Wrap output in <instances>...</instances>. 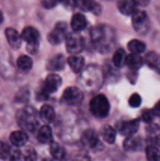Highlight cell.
Masks as SVG:
<instances>
[{
    "label": "cell",
    "instance_id": "cell-27",
    "mask_svg": "<svg viewBox=\"0 0 160 161\" xmlns=\"http://www.w3.org/2000/svg\"><path fill=\"white\" fill-rule=\"evenodd\" d=\"M128 49L132 54L141 55V53L145 52L146 44L140 40H132L128 42Z\"/></svg>",
    "mask_w": 160,
    "mask_h": 161
},
{
    "label": "cell",
    "instance_id": "cell-37",
    "mask_svg": "<svg viewBox=\"0 0 160 161\" xmlns=\"http://www.w3.org/2000/svg\"><path fill=\"white\" fill-rule=\"evenodd\" d=\"M27 97H28V92H27V91L24 90L21 93H19V94H18V96H17V100H20V101H25V100L27 99Z\"/></svg>",
    "mask_w": 160,
    "mask_h": 161
},
{
    "label": "cell",
    "instance_id": "cell-4",
    "mask_svg": "<svg viewBox=\"0 0 160 161\" xmlns=\"http://www.w3.org/2000/svg\"><path fill=\"white\" fill-rule=\"evenodd\" d=\"M60 85H61V78L56 74H50L45 78L43 84L41 85V88L38 94L39 99H41V100L47 99L48 96L52 92H55L58 91Z\"/></svg>",
    "mask_w": 160,
    "mask_h": 161
},
{
    "label": "cell",
    "instance_id": "cell-40",
    "mask_svg": "<svg viewBox=\"0 0 160 161\" xmlns=\"http://www.w3.org/2000/svg\"><path fill=\"white\" fill-rule=\"evenodd\" d=\"M2 21H3V15H2V13L0 12V24L2 23Z\"/></svg>",
    "mask_w": 160,
    "mask_h": 161
},
{
    "label": "cell",
    "instance_id": "cell-31",
    "mask_svg": "<svg viewBox=\"0 0 160 161\" xmlns=\"http://www.w3.org/2000/svg\"><path fill=\"white\" fill-rule=\"evenodd\" d=\"M24 161H36L37 159V154L32 148H28L25 150L24 155H22Z\"/></svg>",
    "mask_w": 160,
    "mask_h": 161
},
{
    "label": "cell",
    "instance_id": "cell-2",
    "mask_svg": "<svg viewBox=\"0 0 160 161\" xmlns=\"http://www.w3.org/2000/svg\"><path fill=\"white\" fill-rule=\"evenodd\" d=\"M18 122L25 131L36 132L39 128V113L32 108H25L17 114Z\"/></svg>",
    "mask_w": 160,
    "mask_h": 161
},
{
    "label": "cell",
    "instance_id": "cell-36",
    "mask_svg": "<svg viewBox=\"0 0 160 161\" xmlns=\"http://www.w3.org/2000/svg\"><path fill=\"white\" fill-rule=\"evenodd\" d=\"M37 50H38V42H34V43H27V51H28L29 53L35 54Z\"/></svg>",
    "mask_w": 160,
    "mask_h": 161
},
{
    "label": "cell",
    "instance_id": "cell-17",
    "mask_svg": "<svg viewBox=\"0 0 160 161\" xmlns=\"http://www.w3.org/2000/svg\"><path fill=\"white\" fill-rule=\"evenodd\" d=\"M28 137L25 131H13L9 136V141L14 147H22L27 142Z\"/></svg>",
    "mask_w": 160,
    "mask_h": 161
},
{
    "label": "cell",
    "instance_id": "cell-32",
    "mask_svg": "<svg viewBox=\"0 0 160 161\" xmlns=\"http://www.w3.org/2000/svg\"><path fill=\"white\" fill-rule=\"evenodd\" d=\"M141 104V97L138 93H134L129 98V105L132 108H139Z\"/></svg>",
    "mask_w": 160,
    "mask_h": 161
},
{
    "label": "cell",
    "instance_id": "cell-9",
    "mask_svg": "<svg viewBox=\"0 0 160 161\" xmlns=\"http://www.w3.org/2000/svg\"><path fill=\"white\" fill-rule=\"evenodd\" d=\"M146 136L149 145L160 147V127L157 125L151 124L146 127Z\"/></svg>",
    "mask_w": 160,
    "mask_h": 161
},
{
    "label": "cell",
    "instance_id": "cell-26",
    "mask_svg": "<svg viewBox=\"0 0 160 161\" xmlns=\"http://www.w3.org/2000/svg\"><path fill=\"white\" fill-rule=\"evenodd\" d=\"M101 136H102L103 140L106 142H108L109 144H112V143L115 142V140H116V131L112 126L107 125L102 128Z\"/></svg>",
    "mask_w": 160,
    "mask_h": 161
},
{
    "label": "cell",
    "instance_id": "cell-20",
    "mask_svg": "<svg viewBox=\"0 0 160 161\" xmlns=\"http://www.w3.org/2000/svg\"><path fill=\"white\" fill-rule=\"evenodd\" d=\"M40 118L42 122H44L45 125L51 124L54 120H55V110L54 108L49 106V105H44L41 107V110H40Z\"/></svg>",
    "mask_w": 160,
    "mask_h": 161
},
{
    "label": "cell",
    "instance_id": "cell-18",
    "mask_svg": "<svg viewBox=\"0 0 160 161\" xmlns=\"http://www.w3.org/2000/svg\"><path fill=\"white\" fill-rule=\"evenodd\" d=\"M22 40L26 42V43H34L38 42L39 40V32L33 26H26L24 28L22 32Z\"/></svg>",
    "mask_w": 160,
    "mask_h": 161
},
{
    "label": "cell",
    "instance_id": "cell-3",
    "mask_svg": "<svg viewBox=\"0 0 160 161\" xmlns=\"http://www.w3.org/2000/svg\"><path fill=\"white\" fill-rule=\"evenodd\" d=\"M90 109L93 116L97 118H105L109 113L110 105L108 98L105 95L98 94L91 100Z\"/></svg>",
    "mask_w": 160,
    "mask_h": 161
},
{
    "label": "cell",
    "instance_id": "cell-35",
    "mask_svg": "<svg viewBox=\"0 0 160 161\" xmlns=\"http://www.w3.org/2000/svg\"><path fill=\"white\" fill-rule=\"evenodd\" d=\"M61 1L63 0H42V5L45 8H51L57 6Z\"/></svg>",
    "mask_w": 160,
    "mask_h": 161
},
{
    "label": "cell",
    "instance_id": "cell-13",
    "mask_svg": "<svg viewBox=\"0 0 160 161\" xmlns=\"http://www.w3.org/2000/svg\"><path fill=\"white\" fill-rule=\"evenodd\" d=\"M50 154L55 160L65 161L67 158V153L64 147H62L58 142H52L50 143Z\"/></svg>",
    "mask_w": 160,
    "mask_h": 161
},
{
    "label": "cell",
    "instance_id": "cell-41",
    "mask_svg": "<svg viewBox=\"0 0 160 161\" xmlns=\"http://www.w3.org/2000/svg\"><path fill=\"white\" fill-rule=\"evenodd\" d=\"M42 161H54V160H52V159H49V158H46V159H43Z\"/></svg>",
    "mask_w": 160,
    "mask_h": 161
},
{
    "label": "cell",
    "instance_id": "cell-8",
    "mask_svg": "<svg viewBox=\"0 0 160 161\" xmlns=\"http://www.w3.org/2000/svg\"><path fill=\"white\" fill-rule=\"evenodd\" d=\"M83 94L81 91L75 87L67 88L63 92V101L71 106H77L82 102Z\"/></svg>",
    "mask_w": 160,
    "mask_h": 161
},
{
    "label": "cell",
    "instance_id": "cell-1",
    "mask_svg": "<svg viewBox=\"0 0 160 161\" xmlns=\"http://www.w3.org/2000/svg\"><path fill=\"white\" fill-rule=\"evenodd\" d=\"M91 37L94 45L101 52H108L115 42V32L108 25H97L92 28Z\"/></svg>",
    "mask_w": 160,
    "mask_h": 161
},
{
    "label": "cell",
    "instance_id": "cell-5",
    "mask_svg": "<svg viewBox=\"0 0 160 161\" xmlns=\"http://www.w3.org/2000/svg\"><path fill=\"white\" fill-rule=\"evenodd\" d=\"M65 41L67 51L73 55H77L84 47V40L81 35L77 34V32L67 34Z\"/></svg>",
    "mask_w": 160,
    "mask_h": 161
},
{
    "label": "cell",
    "instance_id": "cell-22",
    "mask_svg": "<svg viewBox=\"0 0 160 161\" xmlns=\"http://www.w3.org/2000/svg\"><path fill=\"white\" fill-rule=\"evenodd\" d=\"M143 58L141 57V55L138 54H130L126 56L125 58V64L132 70H138L143 65Z\"/></svg>",
    "mask_w": 160,
    "mask_h": 161
},
{
    "label": "cell",
    "instance_id": "cell-23",
    "mask_svg": "<svg viewBox=\"0 0 160 161\" xmlns=\"http://www.w3.org/2000/svg\"><path fill=\"white\" fill-rule=\"evenodd\" d=\"M65 66V59L62 55H57L53 57L47 64V68L50 71H59Z\"/></svg>",
    "mask_w": 160,
    "mask_h": 161
},
{
    "label": "cell",
    "instance_id": "cell-39",
    "mask_svg": "<svg viewBox=\"0 0 160 161\" xmlns=\"http://www.w3.org/2000/svg\"><path fill=\"white\" fill-rule=\"evenodd\" d=\"M150 1H151V0H136L138 6H141V7L147 6V5L150 3Z\"/></svg>",
    "mask_w": 160,
    "mask_h": 161
},
{
    "label": "cell",
    "instance_id": "cell-24",
    "mask_svg": "<svg viewBox=\"0 0 160 161\" xmlns=\"http://www.w3.org/2000/svg\"><path fill=\"white\" fill-rule=\"evenodd\" d=\"M67 60L70 67L74 73H79L84 68V64H85L84 58L78 55H73Z\"/></svg>",
    "mask_w": 160,
    "mask_h": 161
},
{
    "label": "cell",
    "instance_id": "cell-28",
    "mask_svg": "<svg viewBox=\"0 0 160 161\" xmlns=\"http://www.w3.org/2000/svg\"><path fill=\"white\" fill-rule=\"evenodd\" d=\"M32 65H33L32 59L28 56L24 55V56L19 57L17 59V66L21 71H24V72L29 71L32 68Z\"/></svg>",
    "mask_w": 160,
    "mask_h": 161
},
{
    "label": "cell",
    "instance_id": "cell-34",
    "mask_svg": "<svg viewBox=\"0 0 160 161\" xmlns=\"http://www.w3.org/2000/svg\"><path fill=\"white\" fill-rule=\"evenodd\" d=\"M154 117H155V114L153 110H150V109L144 110L141 114V120L146 124H151L154 120Z\"/></svg>",
    "mask_w": 160,
    "mask_h": 161
},
{
    "label": "cell",
    "instance_id": "cell-21",
    "mask_svg": "<svg viewBox=\"0 0 160 161\" xmlns=\"http://www.w3.org/2000/svg\"><path fill=\"white\" fill-rule=\"evenodd\" d=\"M87 25V20L86 17L81 13H76L73 16L71 21V26L74 30V32H79L83 30Z\"/></svg>",
    "mask_w": 160,
    "mask_h": 161
},
{
    "label": "cell",
    "instance_id": "cell-15",
    "mask_svg": "<svg viewBox=\"0 0 160 161\" xmlns=\"http://www.w3.org/2000/svg\"><path fill=\"white\" fill-rule=\"evenodd\" d=\"M98 136L94 130H87L83 133L81 137V142L83 145L89 147V148H94L98 144Z\"/></svg>",
    "mask_w": 160,
    "mask_h": 161
},
{
    "label": "cell",
    "instance_id": "cell-33",
    "mask_svg": "<svg viewBox=\"0 0 160 161\" xmlns=\"http://www.w3.org/2000/svg\"><path fill=\"white\" fill-rule=\"evenodd\" d=\"M9 148L8 145L0 141V159H7L8 158Z\"/></svg>",
    "mask_w": 160,
    "mask_h": 161
},
{
    "label": "cell",
    "instance_id": "cell-25",
    "mask_svg": "<svg viewBox=\"0 0 160 161\" xmlns=\"http://www.w3.org/2000/svg\"><path fill=\"white\" fill-rule=\"evenodd\" d=\"M146 63L154 70L160 74V56L156 52H149L145 57Z\"/></svg>",
    "mask_w": 160,
    "mask_h": 161
},
{
    "label": "cell",
    "instance_id": "cell-6",
    "mask_svg": "<svg viewBox=\"0 0 160 161\" xmlns=\"http://www.w3.org/2000/svg\"><path fill=\"white\" fill-rule=\"evenodd\" d=\"M149 18L144 10L137 9L132 14V25L135 30L139 33H143L148 29Z\"/></svg>",
    "mask_w": 160,
    "mask_h": 161
},
{
    "label": "cell",
    "instance_id": "cell-7",
    "mask_svg": "<svg viewBox=\"0 0 160 161\" xmlns=\"http://www.w3.org/2000/svg\"><path fill=\"white\" fill-rule=\"evenodd\" d=\"M67 25L63 22L58 23L54 29L49 33L48 40L52 44L60 43L67 36Z\"/></svg>",
    "mask_w": 160,
    "mask_h": 161
},
{
    "label": "cell",
    "instance_id": "cell-19",
    "mask_svg": "<svg viewBox=\"0 0 160 161\" xmlns=\"http://www.w3.org/2000/svg\"><path fill=\"white\" fill-rule=\"evenodd\" d=\"M7 41L12 48H19L22 42L21 35L14 28H7L6 30Z\"/></svg>",
    "mask_w": 160,
    "mask_h": 161
},
{
    "label": "cell",
    "instance_id": "cell-29",
    "mask_svg": "<svg viewBox=\"0 0 160 161\" xmlns=\"http://www.w3.org/2000/svg\"><path fill=\"white\" fill-rule=\"evenodd\" d=\"M147 161H160V150L158 147L148 145L145 149Z\"/></svg>",
    "mask_w": 160,
    "mask_h": 161
},
{
    "label": "cell",
    "instance_id": "cell-14",
    "mask_svg": "<svg viewBox=\"0 0 160 161\" xmlns=\"http://www.w3.org/2000/svg\"><path fill=\"white\" fill-rule=\"evenodd\" d=\"M37 139L41 143H51L53 142L52 129L48 125H44L38 128L37 130Z\"/></svg>",
    "mask_w": 160,
    "mask_h": 161
},
{
    "label": "cell",
    "instance_id": "cell-12",
    "mask_svg": "<svg viewBox=\"0 0 160 161\" xmlns=\"http://www.w3.org/2000/svg\"><path fill=\"white\" fill-rule=\"evenodd\" d=\"M74 4L85 11H92L95 14H99L100 6L94 0H73Z\"/></svg>",
    "mask_w": 160,
    "mask_h": 161
},
{
    "label": "cell",
    "instance_id": "cell-10",
    "mask_svg": "<svg viewBox=\"0 0 160 161\" xmlns=\"http://www.w3.org/2000/svg\"><path fill=\"white\" fill-rule=\"evenodd\" d=\"M139 126H140V120H131L122 123L118 126V129L122 135L125 137H130L137 133V131L139 130Z\"/></svg>",
    "mask_w": 160,
    "mask_h": 161
},
{
    "label": "cell",
    "instance_id": "cell-30",
    "mask_svg": "<svg viewBox=\"0 0 160 161\" xmlns=\"http://www.w3.org/2000/svg\"><path fill=\"white\" fill-rule=\"evenodd\" d=\"M125 58H126V55L124 49L119 48L118 50H116V52L113 55V63L116 67L120 68L122 67L124 64H125Z\"/></svg>",
    "mask_w": 160,
    "mask_h": 161
},
{
    "label": "cell",
    "instance_id": "cell-38",
    "mask_svg": "<svg viewBox=\"0 0 160 161\" xmlns=\"http://www.w3.org/2000/svg\"><path fill=\"white\" fill-rule=\"evenodd\" d=\"M155 116H160V100L157 103V105L155 106V108L152 109Z\"/></svg>",
    "mask_w": 160,
    "mask_h": 161
},
{
    "label": "cell",
    "instance_id": "cell-16",
    "mask_svg": "<svg viewBox=\"0 0 160 161\" xmlns=\"http://www.w3.org/2000/svg\"><path fill=\"white\" fill-rule=\"evenodd\" d=\"M118 8L121 13L124 15H132L138 8L136 0H121L118 4Z\"/></svg>",
    "mask_w": 160,
    "mask_h": 161
},
{
    "label": "cell",
    "instance_id": "cell-11",
    "mask_svg": "<svg viewBox=\"0 0 160 161\" xmlns=\"http://www.w3.org/2000/svg\"><path fill=\"white\" fill-rule=\"evenodd\" d=\"M124 147L126 151H129V152L140 151L143 147V141L141 138L136 137L133 135V136L126 138V140L124 142Z\"/></svg>",
    "mask_w": 160,
    "mask_h": 161
}]
</instances>
